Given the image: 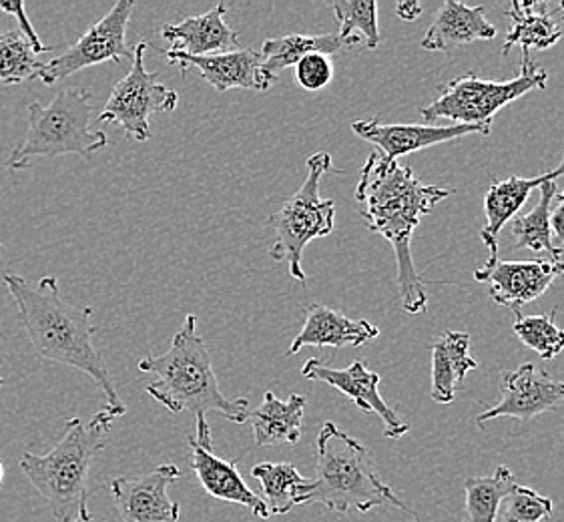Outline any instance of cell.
I'll return each mask as SVG.
<instances>
[{
	"instance_id": "27",
	"label": "cell",
	"mask_w": 564,
	"mask_h": 522,
	"mask_svg": "<svg viewBox=\"0 0 564 522\" xmlns=\"http://www.w3.org/2000/svg\"><path fill=\"white\" fill-rule=\"evenodd\" d=\"M556 197V182L546 183L541 187V199L529 214L512 219L510 231L514 250L549 251L551 261H561V250L553 243L551 229V211Z\"/></svg>"
},
{
	"instance_id": "21",
	"label": "cell",
	"mask_w": 564,
	"mask_h": 522,
	"mask_svg": "<svg viewBox=\"0 0 564 522\" xmlns=\"http://www.w3.org/2000/svg\"><path fill=\"white\" fill-rule=\"evenodd\" d=\"M497 36V26L488 23L485 7H466L456 0H446L434 14V21L424 34L420 46L424 51L448 53L456 46L475 41H490Z\"/></svg>"
},
{
	"instance_id": "18",
	"label": "cell",
	"mask_w": 564,
	"mask_h": 522,
	"mask_svg": "<svg viewBox=\"0 0 564 522\" xmlns=\"http://www.w3.org/2000/svg\"><path fill=\"white\" fill-rule=\"evenodd\" d=\"M187 443L192 446V468L199 485L209 497L231 504H241L260 519H270V512L263 499H260L241 477L238 465L214 455L212 448H205L189 434Z\"/></svg>"
},
{
	"instance_id": "7",
	"label": "cell",
	"mask_w": 564,
	"mask_h": 522,
	"mask_svg": "<svg viewBox=\"0 0 564 522\" xmlns=\"http://www.w3.org/2000/svg\"><path fill=\"white\" fill-rule=\"evenodd\" d=\"M334 170L327 153H316L307 160V177L302 187L285 204L268 217L275 229V243L270 255L275 261H288L290 275L305 284L304 251L314 239L326 238L334 231L336 204L322 199L319 183L327 171Z\"/></svg>"
},
{
	"instance_id": "4",
	"label": "cell",
	"mask_w": 564,
	"mask_h": 522,
	"mask_svg": "<svg viewBox=\"0 0 564 522\" xmlns=\"http://www.w3.org/2000/svg\"><path fill=\"white\" fill-rule=\"evenodd\" d=\"M115 418L102 409L89 422L68 418L63 436L46 455L24 453L21 470L34 490L48 502L57 522H95L89 511L90 465L107 444Z\"/></svg>"
},
{
	"instance_id": "22",
	"label": "cell",
	"mask_w": 564,
	"mask_h": 522,
	"mask_svg": "<svg viewBox=\"0 0 564 522\" xmlns=\"http://www.w3.org/2000/svg\"><path fill=\"white\" fill-rule=\"evenodd\" d=\"M561 11L549 2L536 0H512L508 19L510 31L507 34V43L502 53L508 55L514 45L522 46V51H544L556 45L563 36L561 31ZM564 21V19H563Z\"/></svg>"
},
{
	"instance_id": "23",
	"label": "cell",
	"mask_w": 564,
	"mask_h": 522,
	"mask_svg": "<svg viewBox=\"0 0 564 522\" xmlns=\"http://www.w3.org/2000/svg\"><path fill=\"white\" fill-rule=\"evenodd\" d=\"M478 368L470 354V336L466 331H444L432 344V392L438 404H451L468 372Z\"/></svg>"
},
{
	"instance_id": "36",
	"label": "cell",
	"mask_w": 564,
	"mask_h": 522,
	"mask_svg": "<svg viewBox=\"0 0 564 522\" xmlns=\"http://www.w3.org/2000/svg\"><path fill=\"white\" fill-rule=\"evenodd\" d=\"M395 12H398V17L404 19V21H414V19H417V17L422 14V4H417V2H400V4L395 7Z\"/></svg>"
},
{
	"instance_id": "17",
	"label": "cell",
	"mask_w": 564,
	"mask_h": 522,
	"mask_svg": "<svg viewBox=\"0 0 564 522\" xmlns=\"http://www.w3.org/2000/svg\"><path fill=\"white\" fill-rule=\"evenodd\" d=\"M226 4H215L212 11L187 17L177 24H165L161 36L170 43V51L192 57L238 51L239 34L226 23Z\"/></svg>"
},
{
	"instance_id": "37",
	"label": "cell",
	"mask_w": 564,
	"mask_h": 522,
	"mask_svg": "<svg viewBox=\"0 0 564 522\" xmlns=\"http://www.w3.org/2000/svg\"><path fill=\"white\" fill-rule=\"evenodd\" d=\"M2 477H4V466L0 463V482H2Z\"/></svg>"
},
{
	"instance_id": "1",
	"label": "cell",
	"mask_w": 564,
	"mask_h": 522,
	"mask_svg": "<svg viewBox=\"0 0 564 522\" xmlns=\"http://www.w3.org/2000/svg\"><path fill=\"white\" fill-rule=\"evenodd\" d=\"M454 189L420 182L412 167L398 161H386L380 153H370L360 171L356 199L364 226L390 241L398 263V287L408 314H424L429 294L412 260V236L420 219L429 216Z\"/></svg>"
},
{
	"instance_id": "9",
	"label": "cell",
	"mask_w": 564,
	"mask_h": 522,
	"mask_svg": "<svg viewBox=\"0 0 564 522\" xmlns=\"http://www.w3.org/2000/svg\"><path fill=\"white\" fill-rule=\"evenodd\" d=\"M148 43L133 45V65L131 70L119 80L105 102L99 123H113L121 127L127 135L139 143L151 139L149 117L153 113H173L180 105V95L163 83H159V73H149L145 68Z\"/></svg>"
},
{
	"instance_id": "8",
	"label": "cell",
	"mask_w": 564,
	"mask_h": 522,
	"mask_svg": "<svg viewBox=\"0 0 564 522\" xmlns=\"http://www.w3.org/2000/svg\"><path fill=\"white\" fill-rule=\"evenodd\" d=\"M549 73L531 58V51H522L519 77L510 80L480 79L476 75H463L452 79L441 97L420 113L426 123L451 119L454 126L492 127L495 115L510 102L534 89H546Z\"/></svg>"
},
{
	"instance_id": "15",
	"label": "cell",
	"mask_w": 564,
	"mask_h": 522,
	"mask_svg": "<svg viewBox=\"0 0 564 522\" xmlns=\"http://www.w3.org/2000/svg\"><path fill=\"white\" fill-rule=\"evenodd\" d=\"M173 65L180 67L181 73L195 68L205 83H209L219 93L229 89H249V91H270V80L265 79L261 70V51L256 48H238L229 53L192 57L185 53H175L170 48H159Z\"/></svg>"
},
{
	"instance_id": "26",
	"label": "cell",
	"mask_w": 564,
	"mask_h": 522,
	"mask_svg": "<svg viewBox=\"0 0 564 522\" xmlns=\"http://www.w3.org/2000/svg\"><path fill=\"white\" fill-rule=\"evenodd\" d=\"M251 477L260 480L270 516H282L302 504L312 487V480L302 477L292 463H260L251 468Z\"/></svg>"
},
{
	"instance_id": "11",
	"label": "cell",
	"mask_w": 564,
	"mask_h": 522,
	"mask_svg": "<svg viewBox=\"0 0 564 522\" xmlns=\"http://www.w3.org/2000/svg\"><path fill=\"white\" fill-rule=\"evenodd\" d=\"M564 273L563 261H502L486 260L476 270V282L488 284V294L498 306L510 307L520 316V309L539 300Z\"/></svg>"
},
{
	"instance_id": "2",
	"label": "cell",
	"mask_w": 564,
	"mask_h": 522,
	"mask_svg": "<svg viewBox=\"0 0 564 522\" xmlns=\"http://www.w3.org/2000/svg\"><path fill=\"white\" fill-rule=\"evenodd\" d=\"M2 282L39 358L85 372L107 398L105 409L111 410L115 418L124 416L127 406L117 394L105 356L93 344L97 331L90 322L93 307L73 306L65 302L55 275H45L33 285L23 275L4 273Z\"/></svg>"
},
{
	"instance_id": "25",
	"label": "cell",
	"mask_w": 564,
	"mask_h": 522,
	"mask_svg": "<svg viewBox=\"0 0 564 522\" xmlns=\"http://www.w3.org/2000/svg\"><path fill=\"white\" fill-rule=\"evenodd\" d=\"M304 412L305 396L302 394L280 400L273 392H265L260 406L249 412L253 441L258 446L300 443Z\"/></svg>"
},
{
	"instance_id": "35",
	"label": "cell",
	"mask_w": 564,
	"mask_h": 522,
	"mask_svg": "<svg viewBox=\"0 0 564 522\" xmlns=\"http://www.w3.org/2000/svg\"><path fill=\"white\" fill-rule=\"evenodd\" d=\"M551 229L556 233V238L561 241V253L564 255V192L558 194V204L551 211Z\"/></svg>"
},
{
	"instance_id": "39",
	"label": "cell",
	"mask_w": 564,
	"mask_h": 522,
	"mask_svg": "<svg viewBox=\"0 0 564 522\" xmlns=\"http://www.w3.org/2000/svg\"><path fill=\"white\" fill-rule=\"evenodd\" d=\"M2 384H4V378H2V376H0V387H2Z\"/></svg>"
},
{
	"instance_id": "3",
	"label": "cell",
	"mask_w": 564,
	"mask_h": 522,
	"mask_svg": "<svg viewBox=\"0 0 564 522\" xmlns=\"http://www.w3.org/2000/svg\"><path fill=\"white\" fill-rule=\"evenodd\" d=\"M139 372L153 374L148 382L149 396L158 400L173 414L192 412L195 416V441L214 450V434L207 422V412H221L227 421L248 422L249 400L227 398L215 376L212 354L197 331V318L187 314L183 326L171 340L170 350L161 356H145L137 362Z\"/></svg>"
},
{
	"instance_id": "38",
	"label": "cell",
	"mask_w": 564,
	"mask_h": 522,
	"mask_svg": "<svg viewBox=\"0 0 564 522\" xmlns=\"http://www.w3.org/2000/svg\"><path fill=\"white\" fill-rule=\"evenodd\" d=\"M556 7H558V11H561V14H564V2H561V4H556Z\"/></svg>"
},
{
	"instance_id": "34",
	"label": "cell",
	"mask_w": 564,
	"mask_h": 522,
	"mask_svg": "<svg viewBox=\"0 0 564 522\" xmlns=\"http://www.w3.org/2000/svg\"><path fill=\"white\" fill-rule=\"evenodd\" d=\"M0 11H4L7 14H11V17L17 19L19 33L23 34L24 41L33 48L34 55L53 51V46L43 45V41L39 39V34L34 33L33 24L29 21L26 11H24L23 0H11V2H9V0H0Z\"/></svg>"
},
{
	"instance_id": "16",
	"label": "cell",
	"mask_w": 564,
	"mask_h": 522,
	"mask_svg": "<svg viewBox=\"0 0 564 522\" xmlns=\"http://www.w3.org/2000/svg\"><path fill=\"white\" fill-rule=\"evenodd\" d=\"M356 135L384 151L386 161L394 163L398 157L410 155L414 151L441 145L466 135H488L490 127L486 126H388L378 119L351 123Z\"/></svg>"
},
{
	"instance_id": "20",
	"label": "cell",
	"mask_w": 564,
	"mask_h": 522,
	"mask_svg": "<svg viewBox=\"0 0 564 522\" xmlns=\"http://www.w3.org/2000/svg\"><path fill=\"white\" fill-rule=\"evenodd\" d=\"M380 336V328L368 319H350L332 307L322 304H310L305 309L304 328L292 341L288 356H295L305 346H361L373 341Z\"/></svg>"
},
{
	"instance_id": "29",
	"label": "cell",
	"mask_w": 564,
	"mask_h": 522,
	"mask_svg": "<svg viewBox=\"0 0 564 522\" xmlns=\"http://www.w3.org/2000/svg\"><path fill=\"white\" fill-rule=\"evenodd\" d=\"M327 7L336 12L339 39L348 41L350 36H360L366 48H378L380 29L376 0H329Z\"/></svg>"
},
{
	"instance_id": "40",
	"label": "cell",
	"mask_w": 564,
	"mask_h": 522,
	"mask_svg": "<svg viewBox=\"0 0 564 522\" xmlns=\"http://www.w3.org/2000/svg\"><path fill=\"white\" fill-rule=\"evenodd\" d=\"M0 250H2V243H0Z\"/></svg>"
},
{
	"instance_id": "6",
	"label": "cell",
	"mask_w": 564,
	"mask_h": 522,
	"mask_svg": "<svg viewBox=\"0 0 564 522\" xmlns=\"http://www.w3.org/2000/svg\"><path fill=\"white\" fill-rule=\"evenodd\" d=\"M93 105L87 89H65L48 105H29V129L23 143L12 149L9 170L23 171L34 157L63 155L90 157L109 145V139L90 127Z\"/></svg>"
},
{
	"instance_id": "12",
	"label": "cell",
	"mask_w": 564,
	"mask_h": 522,
	"mask_svg": "<svg viewBox=\"0 0 564 522\" xmlns=\"http://www.w3.org/2000/svg\"><path fill=\"white\" fill-rule=\"evenodd\" d=\"M181 478L175 465H161L148 475L119 477L109 489L123 522H177L180 502L171 500L167 489Z\"/></svg>"
},
{
	"instance_id": "33",
	"label": "cell",
	"mask_w": 564,
	"mask_h": 522,
	"mask_svg": "<svg viewBox=\"0 0 564 522\" xmlns=\"http://www.w3.org/2000/svg\"><path fill=\"white\" fill-rule=\"evenodd\" d=\"M334 79V63L327 55H307L295 65V80L305 91H322Z\"/></svg>"
},
{
	"instance_id": "32",
	"label": "cell",
	"mask_w": 564,
	"mask_h": 522,
	"mask_svg": "<svg viewBox=\"0 0 564 522\" xmlns=\"http://www.w3.org/2000/svg\"><path fill=\"white\" fill-rule=\"evenodd\" d=\"M553 500L542 497L536 490L520 487L502 500V512L498 522H542L553 516Z\"/></svg>"
},
{
	"instance_id": "30",
	"label": "cell",
	"mask_w": 564,
	"mask_h": 522,
	"mask_svg": "<svg viewBox=\"0 0 564 522\" xmlns=\"http://www.w3.org/2000/svg\"><path fill=\"white\" fill-rule=\"evenodd\" d=\"M43 65L19 29L0 33V83L21 85L36 79Z\"/></svg>"
},
{
	"instance_id": "14",
	"label": "cell",
	"mask_w": 564,
	"mask_h": 522,
	"mask_svg": "<svg viewBox=\"0 0 564 522\" xmlns=\"http://www.w3.org/2000/svg\"><path fill=\"white\" fill-rule=\"evenodd\" d=\"M302 376L314 382H324L327 387L336 388L341 394L350 398L351 402L364 412H376L378 418L384 422L386 438H402L410 426L400 421L392 406H388L384 398L380 396V374L370 372L361 362H351L348 368L338 370L322 360H307L302 368Z\"/></svg>"
},
{
	"instance_id": "5",
	"label": "cell",
	"mask_w": 564,
	"mask_h": 522,
	"mask_svg": "<svg viewBox=\"0 0 564 522\" xmlns=\"http://www.w3.org/2000/svg\"><path fill=\"white\" fill-rule=\"evenodd\" d=\"M302 504H324L336 514L394 507L420 522L416 512L380 477L372 453L350 434L339 431L334 422H326L317 434L316 478Z\"/></svg>"
},
{
	"instance_id": "19",
	"label": "cell",
	"mask_w": 564,
	"mask_h": 522,
	"mask_svg": "<svg viewBox=\"0 0 564 522\" xmlns=\"http://www.w3.org/2000/svg\"><path fill=\"white\" fill-rule=\"evenodd\" d=\"M558 177H564V155L558 167L549 173H542L536 177H510L505 182H498V180L492 182L485 195L486 228L480 233L482 243L490 251L488 260H498L500 231L512 217L519 214L522 205L527 204L529 195L534 189H541L546 183L556 182Z\"/></svg>"
},
{
	"instance_id": "28",
	"label": "cell",
	"mask_w": 564,
	"mask_h": 522,
	"mask_svg": "<svg viewBox=\"0 0 564 522\" xmlns=\"http://www.w3.org/2000/svg\"><path fill=\"white\" fill-rule=\"evenodd\" d=\"M514 489L517 482L508 466H498L490 477L466 478V509L460 522H497L502 500Z\"/></svg>"
},
{
	"instance_id": "10",
	"label": "cell",
	"mask_w": 564,
	"mask_h": 522,
	"mask_svg": "<svg viewBox=\"0 0 564 522\" xmlns=\"http://www.w3.org/2000/svg\"><path fill=\"white\" fill-rule=\"evenodd\" d=\"M133 11L135 0L115 2L113 9L99 23L89 26L87 33L80 34L75 45L68 46L65 53L45 63L36 79L51 87L83 68L101 65L107 61L123 63L124 58H133V46L127 45V26Z\"/></svg>"
},
{
	"instance_id": "13",
	"label": "cell",
	"mask_w": 564,
	"mask_h": 522,
	"mask_svg": "<svg viewBox=\"0 0 564 522\" xmlns=\"http://www.w3.org/2000/svg\"><path fill=\"white\" fill-rule=\"evenodd\" d=\"M502 398L497 406L478 416V426L497 418L532 421L564 402V382L527 362L502 378Z\"/></svg>"
},
{
	"instance_id": "31",
	"label": "cell",
	"mask_w": 564,
	"mask_h": 522,
	"mask_svg": "<svg viewBox=\"0 0 564 522\" xmlns=\"http://www.w3.org/2000/svg\"><path fill=\"white\" fill-rule=\"evenodd\" d=\"M556 312L558 309L554 307L549 316H519L514 322V334L542 360H553L564 350V329L554 324Z\"/></svg>"
},
{
	"instance_id": "24",
	"label": "cell",
	"mask_w": 564,
	"mask_h": 522,
	"mask_svg": "<svg viewBox=\"0 0 564 522\" xmlns=\"http://www.w3.org/2000/svg\"><path fill=\"white\" fill-rule=\"evenodd\" d=\"M360 36H350L348 41L338 34H285L278 39H268L261 45V70L271 85L278 80L285 68L295 67L307 55H338L339 51L360 43Z\"/></svg>"
}]
</instances>
